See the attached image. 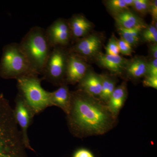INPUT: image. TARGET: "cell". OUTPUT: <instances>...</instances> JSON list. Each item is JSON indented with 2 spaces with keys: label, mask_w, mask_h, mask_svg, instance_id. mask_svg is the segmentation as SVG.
Segmentation results:
<instances>
[{
  "label": "cell",
  "mask_w": 157,
  "mask_h": 157,
  "mask_svg": "<svg viewBox=\"0 0 157 157\" xmlns=\"http://www.w3.org/2000/svg\"><path fill=\"white\" fill-rule=\"evenodd\" d=\"M67 115L70 132L78 138L104 135L117 121L107 104L78 89L71 92V106Z\"/></svg>",
  "instance_id": "obj_1"
},
{
  "label": "cell",
  "mask_w": 157,
  "mask_h": 157,
  "mask_svg": "<svg viewBox=\"0 0 157 157\" xmlns=\"http://www.w3.org/2000/svg\"><path fill=\"white\" fill-rule=\"evenodd\" d=\"M13 109L0 94V157H29Z\"/></svg>",
  "instance_id": "obj_2"
},
{
  "label": "cell",
  "mask_w": 157,
  "mask_h": 157,
  "mask_svg": "<svg viewBox=\"0 0 157 157\" xmlns=\"http://www.w3.org/2000/svg\"><path fill=\"white\" fill-rule=\"evenodd\" d=\"M18 44L33 69L38 75H42L52 49L45 29L33 27Z\"/></svg>",
  "instance_id": "obj_3"
},
{
  "label": "cell",
  "mask_w": 157,
  "mask_h": 157,
  "mask_svg": "<svg viewBox=\"0 0 157 157\" xmlns=\"http://www.w3.org/2000/svg\"><path fill=\"white\" fill-rule=\"evenodd\" d=\"M33 75L38 76L20 48L19 44L11 43L5 45L0 61V77L17 79Z\"/></svg>",
  "instance_id": "obj_4"
},
{
  "label": "cell",
  "mask_w": 157,
  "mask_h": 157,
  "mask_svg": "<svg viewBox=\"0 0 157 157\" xmlns=\"http://www.w3.org/2000/svg\"><path fill=\"white\" fill-rule=\"evenodd\" d=\"M18 92L35 114H39L52 107L49 99L50 92L41 86L42 78L37 75L24 76L17 78Z\"/></svg>",
  "instance_id": "obj_5"
},
{
  "label": "cell",
  "mask_w": 157,
  "mask_h": 157,
  "mask_svg": "<svg viewBox=\"0 0 157 157\" xmlns=\"http://www.w3.org/2000/svg\"><path fill=\"white\" fill-rule=\"evenodd\" d=\"M69 51L68 48L56 47L52 48L42 75V79L55 86L65 83L66 70Z\"/></svg>",
  "instance_id": "obj_6"
},
{
  "label": "cell",
  "mask_w": 157,
  "mask_h": 157,
  "mask_svg": "<svg viewBox=\"0 0 157 157\" xmlns=\"http://www.w3.org/2000/svg\"><path fill=\"white\" fill-rule=\"evenodd\" d=\"M14 102L15 106L13 109L14 117L21 132L26 148L36 152L31 146L28 134L29 128L36 114L19 93H17Z\"/></svg>",
  "instance_id": "obj_7"
},
{
  "label": "cell",
  "mask_w": 157,
  "mask_h": 157,
  "mask_svg": "<svg viewBox=\"0 0 157 157\" xmlns=\"http://www.w3.org/2000/svg\"><path fill=\"white\" fill-rule=\"evenodd\" d=\"M46 37L52 48H67L72 42V36L67 20L59 18L56 20L45 29Z\"/></svg>",
  "instance_id": "obj_8"
},
{
  "label": "cell",
  "mask_w": 157,
  "mask_h": 157,
  "mask_svg": "<svg viewBox=\"0 0 157 157\" xmlns=\"http://www.w3.org/2000/svg\"><path fill=\"white\" fill-rule=\"evenodd\" d=\"M103 41V38L98 34H89L74 42L68 50L85 59L87 58H95L101 52Z\"/></svg>",
  "instance_id": "obj_9"
},
{
  "label": "cell",
  "mask_w": 157,
  "mask_h": 157,
  "mask_svg": "<svg viewBox=\"0 0 157 157\" xmlns=\"http://www.w3.org/2000/svg\"><path fill=\"white\" fill-rule=\"evenodd\" d=\"M89 70L86 59L78 55L69 52L65 83L67 84L78 83Z\"/></svg>",
  "instance_id": "obj_10"
},
{
  "label": "cell",
  "mask_w": 157,
  "mask_h": 157,
  "mask_svg": "<svg viewBox=\"0 0 157 157\" xmlns=\"http://www.w3.org/2000/svg\"><path fill=\"white\" fill-rule=\"evenodd\" d=\"M67 21L72 36V42L74 43L89 35L92 29V23L82 14H74Z\"/></svg>",
  "instance_id": "obj_11"
},
{
  "label": "cell",
  "mask_w": 157,
  "mask_h": 157,
  "mask_svg": "<svg viewBox=\"0 0 157 157\" xmlns=\"http://www.w3.org/2000/svg\"><path fill=\"white\" fill-rule=\"evenodd\" d=\"M101 67L109 70L113 75H122L124 73L128 59L120 55L113 56L100 52L95 57Z\"/></svg>",
  "instance_id": "obj_12"
},
{
  "label": "cell",
  "mask_w": 157,
  "mask_h": 157,
  "mask_svg": "<svg viewBox=\"0 0 157 157\" xmlns=\"http://www.w3.org/2000/svg\"><path fill=\"white\" fill-rule=\"evenodd\" d=\"M78 89L89 95L99 99L102 88L101 74L89 70L81 81L78 83Z\"/></svg>",
  "instance_id": "obj_13"
},
{
  "label": "cell",
  "mask_w": 157,
  "mask_h": 157,
  "mask_svg": "<svg viewBox=\"0 0 157 157\" xmlns=\"http://www.w3.org/2000/svg\"><path fill=\"white\" fill-rule=\"evenodd\" d=\"M49 99L51 106L59 107L67 115L70 111L71 101V91L67 84H62L56 90L50 92Z\"/></svg>",
  "instance_id": "obj_14"
},
{
  "label": "cell",
  "mask_w": 157,
  "mask_h": 157,
  "mask_svg": "<svg viewBox=\"0 0 157 157\" xmlns=\"http://www.w3.org/2000/svg\"><path fill=\"white\" fill-rule=\"evenodd\" d=\"M148 60L144 57L137 56L128 59L124 73L130 80H137L146 74Z\"/></svg>",
  "instance_id": "obj_15"
},
{
  "label": "cell",
  "mask_w": 157,
  "mask_h": 157,
  "mask_svg": "<svg viewBox=\"0 0 157 157\" xmlns=\"http://www.w3.org/2000/svg\"><path fill=\"white\" fill-rule=\"evenodd\" d=\"M127 96V83L124 81L116 87L107 104L108 109L116 117H117L121 109L123 107Z\"/></svg>",
  "instance_id": "obj_16"
},
{
  "label": "cell",
  "mask_w": 157,
  "mask_h": 157,
  "mask_svg": "<svg viewBox=\"0 0 157 157\" xmlns=\"http://www.w3.org/2000/svg\"><path fill=\"white\" fill-rule=\"evenodd\" d=\"M113 17L117 28L129 29L146 26L142 18L130 9L114 15Z\"/></svg>",
  "instance_id": "obj_17"
},
{
  "label": "cell",
  "mask_w": 157,
  "mask_h": 157,
  "mask_svg": "<svg viewBox=\"0 0 157 157\" xmlns=\"http://www.w3.org/2000/svg\"><path fill=\"white\" fill-rule=\"evenodd\" d=\"M101 75L102 78V88L99 99L104 104H107L116 87L117 81L113 76L107 74H102Z\"/></svg>",
  "instance_id": "obj_18"
},
{
  "label": "cell",
  "mask_w": 157,
  "mask_h": 157,
  "mask_svg": "<svg viewBox=\"0 0 157 157\" xmlns=\"http://www.w3.org/2000/svg\"><path fill=\"white\" fill-rule=\"evenodd\" d=\"M146 26L138 27L129 29L120 28H117V29L121 38L134 47H136L140 42L141 32Z\"/></svg>",
  "instance_id": "obj_19"
},
{
  "label": "cell",
  "mask_w": 157,
  "mask_h": 157,
  "mask_svg": "<svg viewBox=\"0 0 157 157\" xmlns=\"http://www.w3.org/2000/svg\"><path fill=\"white\" fill-rule=\"evenodd\" d=\"M105 3L107 9L113 16L130 9L124 0H108L105 1Z\"/></svg>",
  "instance_id": "obj_20"
},
{
  "label": "cell",
  "mask_w": 157,
  "mask_h": 157,
  "mask_svg": "<svg viewBox=\"0 0 157 157\" xmlns=\"http://www.w3.org/2000/svg\"><path fill=\"white\" fill-rule=\"evenodd\" d=\"M140 40L150 43H157V24L152 23L150 25H147L141 32Z\"/></svg>",
  "instance_id": "obj_21"
},
{
  "label": "cell",
  "mask_w": 157,
  "mask_h": 157,
  "mask_svg": "<svg viewBox=\"0 0 157 157\" xmlns=\"http://www.w3.org/2000/svg\"><path fill=\"white\" fill-rule=\"evenodd\" d=\"M150 2L148 0H134L132 8L138 14L145 16L148 13Z\"/></svg>",
  "instance_id": "obj_22"
},
{
  "label": "cell",
  "mask_w": 157,
  "mask_h": 157,
  "mask_svg": "<svg viewBox=\"0 0 157 157\" xmlns=\"http://www.w3.org/2000/svg\"><path fill=\"white\" fill-rule=\"evenodd\" d=\"M105 50L106 54L113 56L119 55L118 39L116 38L114 34H113L109 39L107 45L105 47Z\"/></svg>",
  "instance_id": "obj_23"
},
{
  "label": "cell",
  "mask_w": 157,
  "mask_h": 157,
  "mask_svg": "<svg viewBox=\"0 0 157 157\" xmlns=\"http://www.w3.org/2000/svg\"><path fill=\"white\" fill-rule=\"evenodd\" d=\"M120 53L124 56H131L133 52V47L121 38L118 39Z\"/></svg>",
  "instance_id": "obj_24"
},
{
  "label": "cell",
  "mask_w": 157,
  "mask_h": 157,
  "mask_svg": "<svg viewBox=\"0 0 157 157\" xmlns=\"http://www.w3.org/2000/svg\"><path fill=\"white\" fill-rule=\"evenodd\" d=\"M145 76H157V59H151L148 60Z\"/></svg>",
  "instance_id": "obj_25"
},
{
  "label": "cell",
  "mask_w": 157,
  "mask_h": 157,
  "mask_svg": "<svg viewBox=\"0 0 157 157\" xmlns=\"http://www.w3.org/2000/svg\"><path fill=\"white\" fill-rule=\"evenodd\" d=\"M144 86L145 87L157 89V76H145L143 81Z\"/></svg>",
  "instance_id": "obj_26"
},
{
  "label": "cell",
  "mask_w": 157,
  "mask_h": 157,
  "mask_svg": "<svg viewBox=\"0 0 157 157\" xmlns=\"http://www.w3.org/2000/svg\"><path fill=\"white\" fill-rule=\"evenodd\" d=\"M152 17V23L157 24V1H151L149 12Z\"/></svg>",
  "instance_id": "obj_27"
},
{
  "label": "cell",
  "mask_w": 157,
  "mask_h": 157,
  "mask_svg": "<svg viewBox=\"0 0 157 157\" xmlns=\"http://www.w3.org/2000/svg\"><path fill=\"white\" fill-rule=\"evenodd\" d=\"M73 157H94L91 152L85 149H80L76 151Z\"/></svg>",
  "instance_id": "obj_28"
},
{
  "label": "cell",
  "mask_w": 157,
  "mask_h": 157,
  "mask_svg": "<svg viewBox=\"0 0 157 157\" xmlns=\"http://www.w3.org/2000/svg\"><path fill=\"white\" fill-rule=\"evenodd\" d=\"M148 52L151 59H157V43H151L149 45Z\"/></svg>",
  "instance_id": "obj_29"
},
{
  "label": "cell",
  "mask_w": 157,
  "mask_h": 157,
  "mask_svg": "<svg viewBox=\"0 0 157 157\" xmlns=\"http://www.w3.org/2000/svg\"><path fill=\"white\" fill-rule=\"evenodd\" d=\"M125 2L128 7H132L134 3V0H124Z\"/></svg>",
  "instance_id": "obj_30"
}]
</instances>
